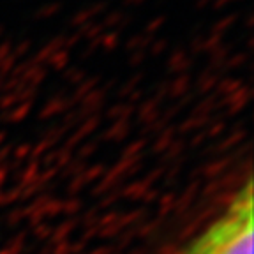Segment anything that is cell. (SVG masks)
I'll use <instances>...</instances> for the list:
<instances>
[{
    "label": "cell",
    "instance_id": "1",
    "mask_svg": "<svg viewBox=\"0 0 254 254\" xmlns=\"http://www.w3.org/2000/svg\"><path fill=\"white\" fill-rule=\"evenodd\" d=\"M253 184L240 189L228 208L182 254H253Z\"/></svg>",
    "mask_w": 254,
    "mask_h": 254
}]
</instances>
